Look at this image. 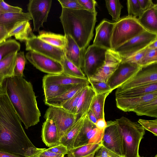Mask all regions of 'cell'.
I'll list each match as a JSON object with an SVG mask.
<instances>
[{
  "label": "cell",
  "mask_w": 157,
  "mask_h": 157,
  "mask_svg": "<svg viewBox=\"0 0 157 157\" xmlns=\"http://www.w3.org/2000/svg\"><path fill=\"white\" fill-rule=\"evenodd\" d=\"M138 122L145 129L157 136V119L152 120L139 119Z\"/></svg>",
  "instance_id": "cell-45"
},
{
  "label": "cell",
  "mask_w": 157,
  "mask_h": 157,
  "mask_svg": "<svg viewBox=\"0 0 157 157\" xmlns=\"http://www.w3.org/2000/svg\"><path fill=\"white\" fill-rule=\"evenodd\" d=\"M114 22L104 19L96 28V34L93 44L111 49V40Z\"/></svg>",
  "instance_id": "cell-17"
},
{
  "label": "cell",
  "mask_w": 157,
  "mask_h": 157,
  "mask_svg": "<svg viewBox=\"0 0 157 157\" xmlns=\"http://www.w3.org/2000/svg\"><path fill=\"white\" fill-rule=\"evenodd\" d=\"M80 4L85 10L90 12L97 13L95 9L97 2L94 0H78Z\"/></svg>",
  "instance_id": "cell-49"
},
{
  "label": "cell",
  "mask_w": 157,
  "mask_h": 157,
  "mask_svg": "<svg viewBox=\"0 0 157 157\" xmlns=\"http://www.w3.org/2000/svg\"><path fill=\"white\" fill-rule=\"evenodd\" d=\"M67 157H73L72 156H71L69 155H68V156Z\"/></svg>",
  "instance_id": "cell-60"
},
{
  "label": "cell",
  "mask_w": 157,
  "mask_h": 157,
  "mask_svg": "<svg viewBox=\"0 0 157 157\" xmlns=\"http://www.w3.org/2000/svg\"><path fill=\"white\" fill-rule=\"evenodd\" d=\"M2 85L25 128L37 124L41 113L31 83L23 77L14 76L6 79Z\"/></svg>",
  "instance_id": "cell-2"
},
{
  "label": "cell",
  "mask_w": 157,
  "mask_h": 157,
  "mask_svg": "<svg viewBox=\"0 0 157 157\" xmlns=\"http://www.w3.org/2000/svg\"><path fill=\"white\" fill-rule=\"evenodd\" d=\"M37 36L46 43L64 50L66 42L64 35L41 30L39 32V35Z\"/></svg>",
  "instance_id": "cell-30"
},
{
  "label": "cell",
  "mask_w": 157,
  "mask_h": 157,
  "mask_svg": "<svg viewBox=\"0 0 157 157\" xmlns=\"http://www.w3.org/2000/svg\"><path fill=\"white\" fill-rule=\"evenodd\" d=\"M96 95L94 90L90 85L83 90L75 113L77 121L87 114L91 108Z\"/></svg>",
  "instance_id": "cell-19"
},
{
  "label": "cell",
  "mask_w": 157,
  "mask_h": 157,
  "mask_svg": "<svg viewBox=\"0 0 157 157\" xmlns=\"http://www.w3.org/2000/svg\"><path fill=\"white\" fill-rule=\"evenodd\" d=\"M140 8L143 11L151 8L154 5L151 0H138Z\"/></svg>",
  "instance_id": "cell-51"
},
{
  "label": "cell",
  "mask_w": 157,
  "mask_h": 157,
  "mask_svg": "<svg viewBox=\"0 0 157 157\" xmlns=\"http://www.w3.org/2000/svg\"><path fill=\"white\" fill-rule=\"evenodd\" d=\"M52 0H30L27 9L33 20V31L39 32L40 28L47 21L50 11Z\"/></svg>",
  "instance_id": "cell-11"
},
{
  "label": "cell",
  "mask_w": 157,
  "mask_h": 157,
  "mask_svg": "<svg viewBox=\"0 0 157 157\" xmlns=\"http://www.w3.org/2000/svg\"><path fill=\"white\" fill-rule=\"evenodd\" d=\"M148 48L150 49H157V40L150 44L148 46Z\"/></svg>",
  "instance_id": "cell-56"
},
{
  "label": "cell",
  "mask_w": 157,
  "mask_h": 157,
  "mask_svg": "<svg viewBox=\"0 0 157 157\" xmlns=\"http://www.w3.org/2000/svg\"><path fill=\"white\" fill-rule=\"evenodd\" d=\"M26 51L48 56L61 63L64 55L63 50L50 44L35 35L25 41Z\"/></svg>",
  "instance_id": "cell-14"
},
{
  "label": "cell",
  "mask_w": 157,
  "mask_h": 157,
  "mask_svg": "<svg viewBox=\"0 0 157 157\" xmlns=\"http://www.w3.org/2000/svg\"><path fill=\"white\" fill-rule=\"evenodd\" d=\"M122 136L124 157H140L139 148L145 129L124 116L115 120Z\"/></svg>",
  "instance_id": "cell-4"
},
{
  "label": "cell",
  "mask_w": 157,
  "mask_h": 157,
  "mask_svg": "<svg viewBox=\"0 0 157 157\" xmlns=\"http://www.w3.org/2000/svg\"><path fill=\"white\" fill-rule=\"evenodd\" d=\"M64 74L69 76L79 78H86L81 69L79 68L72 63L63 56L61 62Z\"/></svg>",
  "instance_id": "cell-35"
},
{
  "label": "cell",
  "mask_w": 157,
  "mask_h": 157,
  "mask_svg": "<svg viewBox=\"0 0 157 157\" xmlns=\"http://www.w3.org/2000/svg\"><path fill=\"white\" fill-rule=\"evenodd\" d=\"M102 146L101 144H86L69 150L67 155L73 157H83L95 153Z\"/></svg>",
  "instance_id": "cell-33"
},
{
  "label": "cell",
  "mask_w": 157,
  "mask_h": 157,
  "mask_svg": "<svg viewBox=\"0 0 157 157\" xmlns=\"http://www.w3.org/2000/svg\"><path fill=\"white\" fill-rule=\"evenodd\" d=\"M47 149L51 152L59 154L65 155L68 154V149L67 147L60 144L49 147Z\"/></svg>",
  "instance_id": "cell-50"
},
{
  "label": "cell",
  "mask_w": 157,
  "mask_h": 157,
  "mask_svg": "<svg viewBox=\"0 0 157 157\" xmlns=\"http://www.w3.org/2000/svg\"><path fill=\"white\" fill-rule=\"evenodd\" d=\"M20 47V43L13 39L6 40L0 44V61L10 54L18 52Z\"/></svg>",
  "instance_id": "cell-36"
},
{
  "label": "cell",
  "mask_w": 157,
  "mask_h": 157,
  "mask_svg": "<svg viewBox=\"0 0 157 157\" xmlns=\"http://www.w3.org/2000/svg\"><path fill=\"white\" fill-rule=\"evenodd\" d=\"M64 36L66 39L64 50L65 56L69 61L82 70L83 55L80 48L70 36Z\"/></svg>",
  "instance_id": "cell-21"
},
{
  "label": "cell",
  "mask_w": 157,
  "mask_h": 157,
  "mask_svg": "<svg viewBox=\"0 0 157 157\" xmlns=\"http://www.w3.org/2000/svg\"><path fill=\"white\" fill-rule=\"evenodd\" d=\"M148 48V46L127 58H122L121 63H133L140 65Z\"/></svg>",
  "instance_id": "cell-43"
},
{
  "label": "cell",
  "mask_w": 157,
  "mask_h": 157,
  "mask_svg": "<svg viewBox=\"0 0 157 157\" xmlns=\"http://www.w3.org/2000/svg\"><path fill=\"white\" fill-rule=\"evenodd\" d=\"M141 68L136 64L121 62L107 83L113 90L132 77Z\"/></svg>",
  "instance_id": "cell-16"
},
{
  "label": "cell",
  "mask_w": 157,
  "mask_h": 157,
  "mask_svg": "<svg viewBox=\"0 0 157 157\" xmlns=\"http://www.w3.org/2000/svg\"><path fill=\"white\" fill-rule=\"evenodd\" d=\"M42 82L43 85L52 84L74 85L79 84H90L87 78H75L66 75L63 72L58 74H48L45 75L43 78Z\"/></svg>",
  "instance_id": "cell-20"
},
{
  "label": "cell",
  "mask_w": 157,
  "mask_h": 157,
  "mask_svg": "<svg viewBox=\"0 0 157 157\" xmlns=\"http://www.w3.org/2000/svg\"><path fill=\"white\" fill-rule=\"evenodd\" d=\"M0 8L4 13H20L22 12L21 8L11 6L3 0H0Z\"/></svg>",
  "instance_id": "cell-47"
},
{
  "label": "cell",
  "mask_w": 157,
  "mask_h": 157,
  "mask_svg": "<svg viewBox=\"0 0 157 157\" xmlns=\"http://www.w3.org/2000/svg\"><path fill=\"white\" fill-rule=\"evenodd\" d=\"M157 40V34L144 31L126 42L114 51L122 58H127L145 48Z\"/></svg>",
  "instance_id": "cell-7"
},
{
  "label": "cell",
  "mask_w": 157,
  "mask_h": 157,
  "mask_svg": "<svg viewBox=\"0 0 157 157\" xmlns=\"http://www.w3.org/2000/svg\"><path fill=\"white\" fill-rule=\"evenodd\" d=\"M21 122L7 94L0 95V151L25 157L29 149L35 147Z\"/></svg>",
  "instance_id": "cell-1"
},
{
  "label": "cell",
  "mask_w": 157,
  "mask_h": 157,
  "mask_svg": "<svg viewBox=\"0 0 157 157\" xmlns=\"http://www.w3.org/2000/svg\"><path fill=\"white\" fill-rule=\"evenodd\" d=\"M104 130H100L86 114L81 130L74 143V148L92 144H101Z\"/></svg>",
  "instance_id": "cell-12"
},
{
  "label": "cell",
  "mask_w": 157,
  "mask_h": 157,
  "mask_svg": "<svg viewBox=\"0 0 157 157\" xmlns=\"http://www.w3.org/2000/svg\"><path fill=\"white\" fill-rule=\"evenodd\" d=\"M62 7L74 10H85L78 0H58Z\"/></svg>",
  "instance_id": "cell-46"
},
{
  "label": "cell",
  "mask_w": 157,
  "mask_h": 157,
  "mask_svg": "<svg viewBox=\"0 0 157 157\" xmlns=\"http://www.w3.org/2000/svg\"><path fill=\"white\" fill-rule=\"evenodd\" d=\"M25 57L36 68L43 72L49 75L63 72L61 63L49 57L31 51L26 53Z\"/></svg>",
  "instance_id": "cell-13"
},
{
  "label": "cell",
  "mask_w": 157,
  "mask_h": 157,
  "mask_svg": "<svg viewBox=\"0 0 157 157\" xmlns=\"http://www.w3.org/2000/svg\"><path fill=\"white\" fill-rule=\"evenodd\" d=\"M154 157H157V155H156Z\"/></svg>",
  "instance_id": "cell-61"
},
{
  "label": "cell",
  "mask_w": 157,
  "mask_h": 157,
  "mask_svg": "<svg viewBox=\"0 0 157 157\" xmlns=\"http://www.w3.org/2000/svg\"><path fill=\"white\" fill-rule=\"evenodd\" d=\"M84 117L77 121L68 128L60 139L59 144L67 147L68 151L74 148L75 140L82 126Z\"/></svg>",
  "instance_id": "cell-26"
},
{
  "label": "cell",
  "mask_w": 157,
  "mask_h": 157,
  "mask_svg": "<svg viewBox=\"0 0 157 157\" xmlns=\"http://www.w3.org/2000/svg\"><path fill=\"white\" fill-rule=\"evenodd\" d=\"M44 117L45 119H52L54 122L59 140L65 132L77 121L75 114L71 113L59 107L49 106Z\"/></svg>",
  "instance_id": "cell-10"
},
{
  "label": "cell",
  "mask_w": 157,
  "mask_h": 157,
  "mask_svg": "<svg viewBox=\"0 0 157 157\" xmlns=\"http://www.w3.org/2000/svg\"><path fill=\"white\" fill-rule=\"evenodd\" d=\"M138 116L145 115L157 117V98L144 103L133 111Z\"/></svg>",
  "instance_id": "cell-31"
},
{
  "label": "cell",
  "mask_w": 157,
  "mask_h": 157,
  "mask_svg": "<svg viewBox=\"0 0 157 157\" xmlns=\"http://www.w3.org/2000/svg\"><path fill=\"white\" fill-rule=\"evenodd\" d=\"M41 137L46 146L50 147L59 144V138L56 124L52 119H46L42 128Z\"/></svg>",
  "instance_id": "cell-22"
},
{
  "label": "cell",
  "mask_w": 157,
  "mask_h": 157,
  "mask_svg": "<svg viewBox=\"0 0 157 157\" xmlns=\"http://www.w3.org/2000/svg\"><path fill=\"white\" fill-rule=\"evenodd\" d=\"M105 5L112 20L117 22L120 19L121 10L123 8L119 0H106Z\"/></svg>",
  "instance_id": "cell-37"
},
{
  "label": "cell",
  "mask_w": 157,
  "mask_h": 157,
  "mask_svg": "<svg viewBox=\"0 0 157 157\" xmlns=\"http://www.w3.org/2000/svg\"><path fill=\"white\" fill-rule=\"evenodd\" d=\"M26 63L24 52H17L16 55L14 68V76L23 77V71Z\"/></svg>",
  "instance_id": "cell-39"
},
{
  "label": "cell",
  "mask_w": 157,
  "mask_h": 157,
  "mask_svg": "<svg viewBox=\"0 0 157 157\" xmlns=\"http://www.w3.org/2000/svg\"><path fill=\"white\" fill-rule=\"evenodd\" d=\"M137 20L146 30L157 34V4L144 11Z\"/></svg>",
  "instance_id": "cell-23"
},
{
  "label": "cell",
  "mask_w": 157,
  "mask_h": 157,
  "mask_svg": "<svg viewBox=\"0 0 157 157\" xmlns=\"http://www.w3.org/2000/svg\"><path fill=\"white\" fill-rule=\"evenodd\" d=\"M64 156L53 153L46 148H38L34 147L29 149L25 157H64Z\"/></svg>",
  "instance_id": "cell-38"
},
{
  "label": "cell",
  "mask_w": 157,
  "mask_h": 157,
  "mask_svg": "<svg viewBox=\"0 0 157 157\" xmlns=\"http://www.w3.org/2000/svg\"><path fill=\"white\" fill-rule=\"evenodd\" d=\"M83 90L66 101L60 107L71 113L75 114L77 103Z\"/></svg>",
  "instance_id": "cell-41"
},
{
  "label": "cell",
  "mask_w": 157,
  "mask_h": 157,
  "mask_svg": "<svg viewBox=\"0 0 157 157\" xmlns=\"http://www.w3.org/2000/svg\"><path fill=\"white\" fill-rule=\"evenodd\" d=\"M72 86L73 85H62L52 84L43 85V87L44 96V101L60 95Z\"/></svg>",
  "instance_id": "cell-34"
},
{
  "label": "cell",
  "mask_w": 157,
  "mask_h": 157,
  "mask_svg": "<svg viewBox=\"0 0 157 157\" xmlns=\"http://www.w3.org/2000/svg\"><path fill=\"white\" fill-rule=\"evenodd\" d=\"M6 94V93L3 86L0 85V95Z\"/></svg>",
  "instance_id": "cell-57"
},
{
  "label": "cell",
  "mask_w": 157,
  "mask_h": 157,
  "mask_svg": "<svg viewBox=\"0 0 157 157\" xmlns=\"http://www.w3.org/2000/svg\"><path fill=\"white\" fill-rule=\"evenodd\" d=\"M88 80L96 94L113 91L105 82L95 80Z\"/></svg>",
  "instance_id": "cell-44"
},
{
  "label": "cell",
  "mask_w": 157,
  "mask_h": 157,
  "mask_svg": "<svg viewBox=\"0 0 157 157\" xmlns=\"http://www.w3.org/2000/svg\"><path fill=\"white\" fill-rule=\"evenodd\" d=\"M140 157H141L140 156Z\"/></svg>",
  "instance_id": "cell-62"
},
{
  "label": "cell",
  "mask_w": 157,
  "mask_h": 157,
  "mask_svg": "<svg viewBox=\"0 0 157 157\" xmlns=\"http://www.w3.org/2000/svg\"><path fill=\"white\" fill-rule=\"evenodd\" d=\"M95 153H94L92 154L83 157H94Z\"/></svg>",
  "instance_id": "cell-58"
},
{
  "label": "cell",
  "mask_w": 157,
  "mask_h": 157,
  "mask_svg": "<svg viewBox=\"0 0 157 157\" xmlns=\"http://www.w3.org/2000/svg\"><path fill=\"white\" fill-rule=\"evenodd\" d=\"M9 32L6 28L0 25V44L5 41L8 38Z\"/></svg>",
  "instance_id": "cell-52"
},
{
  "label": "cell",
  "mask_w": 157,
  "mask_h": 157,
  "mask_svg": "<svg viewBox=\"0 0 157 157\" xmlns=\"http://www.w3.org/2000/svg\"><path fill=\"white\" fill-rule=\"evenodd\" d=\"M107 50L93 44L87 48L84 55L82 70L88 79L104 64Z\"/></svg>",
  "instance_id": "cell-6"
},
{
  "label": "cell",
  "mask_w": 157,
  "mask_h": 157,
  "mask_svg": "<svg viewBox=\"0 0 157 157\" xmlns=\"http://www.w3.org/2000/svg\"><path fill=\"white\" fill-rule=\"evenodd\" d=\"M29 21H23L16 24L9 32L8 38L14 36L21 41H25L35 36Z\"/></svg>",
  "instance_id": "cell-27"
},
{
  "label": "cell",
  "mask_w": 157,
  "mask_h": 157,
  "mask_svg": "<svg viewBox=\"0 0 157 157\" xmlns=\"http://www.w3.org/2000/svg\"><path fill=\"white\" fill-rule=\"evenodd\" d=\"M87 115L90 121L95 124L97 120L94 114L91 109H90L89 110Z\"/></svg>",
  "instance_id": "cell-55"
},
{
  "label": "cell",
  "mask_w": 157,
  "mask_h": 157,
  "mask_svg": "<svg viewBox=\"0 0 157 157\" xmlns=\"http://www.w3.org/2000/svg\"><path fill=\"white\" fill-rule=\"evenodd\" d=\"M146 30L139 23L137 18L127 16L114 22L111 40V50L117 48Z\"/></svg>",
  "instance_id": "cell-5"
},
{
  "label": "cell",
  "mask_w": 157,
  "mask_h": 157,
  "mask_svg": "<svg viewBox=\"0 0 157 157\" xmlns=\"http://www.w3.org/2000/svg\"><path fill=\"white\" fill-rule=\"evenodd\" d=\"M121 57L117 53L111 49L107 50L104 64L88 79L107 83L121 63Z\"/></svg>",
  "instance_id": "cell-15"
},
{
  "label": "cell",
  "mask_w": 157,
  "mask_h": 157,
  "mask_svg": "<svg viewBox=\"0 0 157 157\" xmlns=\"http://www.w3.org/2000/svg\"><path fill=\"white\" fill-rule=\"evenodd\" d=\"M157 91V82L136 87L115 93L116 98L139 96Z\"/></svg>",
  "instance_id": "cell-28"
},
{
  "label": "cell",
  "mask_w": 157,
  "mask_h": 157,
  "mask_svg": "<svg viewBox=\"0 0 157 157\" xmlns=\"http://www.w3.org/2000/svg\"><path fill=\"white\" fill-rule=\"evenodd\" d=\"M0 157H24L9 152L0 151Z\"/></svg>",
  "instance_id": "cell-54"
},
{
  "label": "cell",
  "mask_w": 157,
  "mask_h": 157,
  "mask_svg": "<svg viewBox=\"0 0 157 157\" xmlns=\"http://www.w3.org/2000/svg\"><path fill=\"white\" fill-rule=\"evenodd\" d=\"M89 85L79 84L73 85L60 95L44 101L45 104L49 106L60 107L66 101Z\"/></svg>",
  "instance_id": "cell-25"
},
{
  "label": "cell",
  "mask_w": 157,
  "mask_h": 157,
  "mask_svg": "<svg viewBox=\"0 0 157 157\" xmlns=\"http://www.w3.org/2000/svg\"><path fill=\"white\" fill-rule=\"evenodd\" d=\"M31 20L28 12L4 13L0 14V25L5 27L9 32L17 23Z\"/></svg>",
  "instance_id": "cell-24"
},
{
  "label": "cell",
  "mask_w": 157,
  "mask_h": 157,
  "mask_svg": "<svg viewBox=\"0 0 157 157\" xmlns=\"http://www.w3.org/2000/svg\"><path fill=\"white\" fill-rule=\"evenodd\" d=\"M94 157H121L102 146L95 153Z\"/></svg>",
  "instance_id": "cell-48"
},
{
  "label": "cell",
  "mask_w": 157,
  "mask_h": 157,
  "mask_svg": "<svg viewBox=\"0 0 157 157\" xmlns=\"http://www.w3.org/2000/svg\"><path fill=\"white\" fill-rule=\"evenodd\" d=\"M127 5L128 16L136 18L144 12L141 9L138 0H128Z\"/></svg>",
  "instance_id": "cell-42"
},
{
  "label": "cell",
  "mask_w": 157,
  "mask_h": 157,
  "mask_svg": "<svg viewBox=\"0 0 157 157\" xmlns=\"http://www.w3.org/2000/svg\"><path fill=\"white\" fill-rule=\"evenodd\" d=\"M112 92L110 91L96 95L90 109L94 114L97 120L105 118L104 106L105 101L107 96Z\"/></svg>",
  "instance_id": "cell-32"
},
{
  "label": "cell",
  "mask_w": 157,
  "mask_h": 157,
  "mask_svg": "<svg viewBox=\"0 0 157 157\" xmlns=\"http://www.w3.org/2000/svg\"><path fill=\"white\" fill-rule=\"evenodd\" d=\"M155 63H157V49L148 48L140 66L145 67Z\"/></svg>",
  "instance_id": "cell-40"
},
{
  "label": "cell",
  "mask_w": 157,
  "mask_h": 157,
  "mask_svg": "<svg viewBox=\"0 0 157 157\" xmlns=\"http://www.w3.org/2000/svg\"><path fill=\"white\" fill-rule=\"evenodd\" d=\"M157 82V63L141 67L132 77L117 89L115 93L146 84Z\"/></svg>",
  "instance_id": "cell-8"
},
{
  "label": "cell",
  "mask_w": 157,
  "mask_h": 157,
  "mask_svg": "<svg viewBox=\"0 0 157 157\" xmlns=\"http://www.w3.org/2000/svg\"><path fill=\"white\" fill-rule=\"evenodd\" d=\"M106 123L101 144L121 157H124L123 137L115 121Z\"/></svg>",
  "instance_id": "cell-9"
},
{
  "label": "cell",
  "mask_w": 157,
  "mask_h": 157,
  "mask_svg": "<svg viewBox=\"0 0 157 157\" xmlns=\"http://www.w3.org/2000/svg\"><path fill=\"white\" fill-rule=\"evenodd\" d=\"M157 98V91L142 95L128 98H116L117 107L124 112H133L137 107Z\"/></svg>",
  "instance_id": "cell-18"
},
{
  "label": "cell",
  "mask_w": 157,
  "mask_h": 157,
  "mask_svg": "<svg viewBox=\"0 0 157 157\" xmlns=\"http://www.w3.org/2000/svg\"><path fill=\"white\" fill-rule=\"evenodd\" d=\"M96 127L100 130H104L107 126V123L105 118L98 119L95 124Z\"/></svg>",
  "instance_id": "cell-53"
},
{
  "label": "cell",
  "mask_w": 157,
  "mask_h": 157,
  "mask_svg": "<svg viewBox=\"0 0 157 157\" xmlns=\"http://www.w3.org/2000/svg\"><path fill=\"white\" fill-rule=\"evenodd\" d=\"M4 13V12L0 8V14Z\"/></svg>",
  "instance_id": "cell-59"
},
{
  "label": "cell",
  "mask_w": 157,
  "mask_h": 157,
  "mask_svg": "<svg viewBox=\"0 0 157 157\" xmlns=\"http://www.w3.org/2000/svg\"><path fill=\"white\" fill-rule=\"evenodd\" d=\"M97 13L86 10L62 8L59 18L64 35L71 37L78 46L83 56L93 37Z\"/></svg>",
  "instance_id": "cell-3"
},
{
  "label": "cell",
  "mask_w": 157,
  "mask_h": 157,
  "mask_svg": "<svg viewBox=\"0 0 157 157\" xmlns=\"http://www.w3.org/2000/svg\"><path fill=\"white\" fill-rule=\"evenodd\" d=\"M17 52L10 54L0 61V85H2L4 81L7 78L14 76V68Z\"/></svg>",
  "instance_id": "cell-29"
}]
</instances>
